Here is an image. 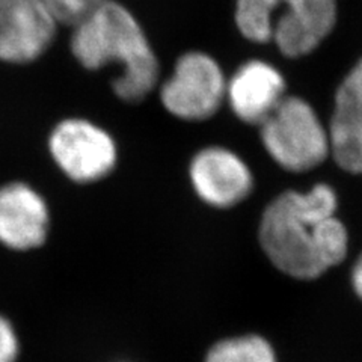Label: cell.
Masks as SVG:
<instances>
[{"label":"cell","mask_w":362,"mask_h":362,"mask_svg":"<svg viewBox=\"0 0 362 362\" xmlns=\"http://www.w3.org/2000/svg\"><path fill=\"white\" fill-rule=\"evenodd\" d=\"M50 210L37 189L25 181L0 186V243L13 251H32L45 243Z\"/></svg>","instance_id":"obj_8"},{"label":"cell","mask_w":362,"mask_h":362,"mask_svg":"<svg viewBox=\"0 0 362 362\" xmlns=\"http://www.w3.org/2000/svg\"><path fill=\"white\" fill-rule=\"evenodd\" d=\"M58 25L42 0H0V61H37L49 50Z\"/></svg>","instance_id":"obj_7"},{"label":"cell","mask_w":362,"mask_h":362,"mask_svg":"<svg viewBox=\"0 0 362 362\" xmlns=\"http://www.w3.org/2000/svg\"><path fill=\"white\" fill-rule=\"evenodd\" d=\"M58 23L74 26L105 0H42Z\"/></svg>","instance_id":"obj_13"},{"label":"cell","mask_w":362,"mask_h":362,"mask_svg":"<svg viewBox=\"0 0 362 362\" xmlns=\"http://www.w3.org/2000/svg\"><path fill=\"white\" fill-rule=\"evenodd\" d=\"M264 148L287 171L305 173L329 156V134L307 101L284 97L259 124Z\"/></svg>","instance_id":"obj_4"},{"label":"cell","mask_w":362,"mask_h":362,"mask_svg":"<svg viewBox=\"0 0 362 362\" xmlns=\"http://www.w3.org/2000/svg\"><path fill=\"white\" fill-rule=\"evenodd\" d=\"M235 26L252 42L274 41L288 58L314 52L337 23V0H237Z\"/></svg>","instance_id":"obj_3"},{"label":"cell","mask_w":362,"mask_h":362,"mask_svg":"<svg viewBox=\"0 0 362 362\" xmlns=\"http://www.w3.org/2000/svg\"><path fill=\"white\" fill-rule=\"evenodd\" d=\"M286 82L276 68L263 61L243 64L226 85L234 113L249 124H262L284 98Z\"/></svg>","instance_id":"obj_11"},{"label":"cell","mask_w":362,"mask_h":362,"mask_svg":"<svg viewBox=\"0 0 362 362\" xmlns=\"http://www.w3.org/2000/svg\"><path fill=\"white\" fill-rule=\"evenodd\" d=\"M70 49L86 70L121 66L112 89L126 103H141L157 85L158 61L130 11L115 0H105L73 26Z\"/></svg>","instance_id":"obj_2"},{"label":"cell","mask_w":362,"mask_h":362,"mask_svg":"<svg viewBox=\"0 0 362 362\" xmlns=\"http://www.w3.org/2000/svg\"><path fill=\"white\" fill-rule=\"evenodd\" d=\"M189 174L198 197L219 209L242 202L254 186L249 168L235 154L219 146L199 151L190 163Z\"/></svg>","instance_id":"obj_9"},{"label":"cell","mask_w":362,"mask_h":362,"mask_svg":"<svg viewBox=\"0 0 362 362\" xmlns=\"http://www.w3.org/2000/svg\"><path fill=\"white\" fill-rule=\"evenodd\" d=\"M352 284H354V288H355L356 294L362 299V255L359 257V259H358L355 267H354Z\"/></svg>","instance_id":"obj_15"},{"label":"cell","mask_w":362,"mask_h":362,"mask_svg":"<svg viewBox=\"0 0 362 362\" xmlns=\"http://www.w3.org/2000/svg\"><path fill=\"white\" fill-rule=\"evenodd\" d=\"M335 211V192L327 185L307 194L288 190L272 201L259 223V243L270 262L296 279H315L341 263L349 235Z\"/></svg>","instance_id":"obj_1"},{"label":"cell","mask_w":362,"mask_h":362,"mask_svg":"<svg viewBox=\"0 0 362 362\" xmlns=\"http://www.w3.org/2000/svg\"><path fill=\"white\" fill-rule=\"evenodd\" d=\"M20 339L14 325L0 314V362H17Z\"/></svg>","instance_id":"obj_14"},{"label":"cell","mask_w":362,"mask_h":362,"mask_svg":"<svg viewBox=\"0 0 362 362\" xmlns=\"http://www.w3.org/2000/svg\"><path fill=\"white\" fill-rule=\"evenodd\" d=\"M327 134L335 162L344 171L362 175V58L337 90Z\"/></svg>","instance_id":"obj_10"},{"label":"cell","mask_w":362,"mask_h":362,"mask_svg":"<svg viewBox=\"0 0 362 362\" xmlns=\"http://www.w3.org/2000/svg\"><path fill=\"white\" fill-rule=\"evenodd\" d=\"M206 362H276V356L267 339L245 335L214 344L209 350Z\"/></svg>","instance_id":"obj_12"},{"label":"cell","mask_w":362,"mask_h":362,"mask_svg":"<svg viewBox=\"0 0 362 362\" xmlns=\"http://www.w3.org/2000/svg\"><path fill=\"white\" fill-rule=\"evenodd\" d=\"M226 95L221 66L209 54L189 52L177 61L160 89L163 107L186 121H204L216 113Z\"/></svg>","instance_id":"obj_6"},{"label":"cell","mask_w":362,"mask_h":362,"mask_svg":"<svg viewBox=\"0 0 362 362\" xmlns=\"http://www.w3.org/2000/svg\"><path fill=\"white\" fill-rule=\"evenodd\" d=\"M49 151L61 171L81 185L106 178L118 162V146L112 134L85 118H66L56 124Z\"/></svg>","instance_id":"obj_5"}]
</instances>
